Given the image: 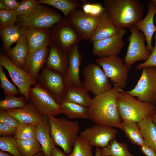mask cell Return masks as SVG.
<instances>
[{"instance_id": "e575fe53", "label": "cell", "mask_w": 156, "mask_h": 156, "mask_svg": "<svg viewBox=\"0 0 156 156\" xmlns=\"http://www.w3.org/2000/svg\"><path fill=\"white\" fill-rule=\"evenodd\" d=\"M92 146L80 135L77 137L72 152L68 156H94Z\"/></svg>"}, {"instance_id": "3957f363", "label": "cell", "mask_w": 156, "mask_h": 156, "mask_svg": "<svg viewBox=\"0 0 156 156\" xmlns=\"http://www.w3.org/2000/svg\"><path fill=\"white\" fill-rule=\"evenodd\" d=\"M50 126V133L55 144L68 154L72 151L80 130L77 121L47 116Z\"/></svg>"}, {"instance_id": "d6986e66", "label": "cell", "mask_w": 156, "mask_h": 156, "mask_svg": "<svg viewBox=\"0 0 156 156\" xmlns=\"http://www.w3.org/2000/svg\"><path fill=\"white\" fill-rule=\"evenodd\" d=\"M146 6L148 12L146 16L142 20L137 22L134 25L145 35L147 42L146 47L151 53L154 47L152 44V37L156 32V26L154 22V16L156 13V7L150 1Z\"/></svg>"}, {"instance_id": "1f68e13d", "label": "cell", "mask_w": 156, "mask_h": 156, "mask_svg": "<svg viewBox=\"0 0 156 156\" xmlns=\"http://www.w3.org/2000/svg\"><path fill=\"white\" fill-rule=\"evenodd\" d=\"M101 152L107 156H134L128 151L126 143L119 142L115 138L101 149Z\"/></svg>"}, {"instance_id": "74e56055", "label": "cell", "mask_w": 156, "mask_h": 156, "mask_svg": "<svg viewBox=\"0 0 156 156\" xmlns=\"http://www.w3.org/2000/svg\"><path fill=\"white\" fill-rule=\"evenodd\" d=\"M36 126L22 124L16 128L14 137L16 140L31 139L36 138Z\"/></svg>"}, {"instance_id": "bcb514c9", "label": "cell", "mask_w": 156, "mask_h": 156, "mask_svg": "<svg viewBox=\"0 0 156 156\" xmlns=\"http://www.w3.org/2000/svg\"><path fill=\"white\" fill-rule=\"evenodd\" d=\"M141 151L146 156H156L155 151L145 142L144 144L140 147Z\"/></svg>"}, {"instance_id": "8d00e7d4", "label": "cell", "mask_w": 156, "mask_h": 156, "mask_svg": "<svg viewBox=\"0 0 156 156\" xmlns=\"http://www.w3.org/2000/svg\"><path fill=\"white\" fill-rule=\"evenodd\" d=\"M83 3L82 10L86 14L95 18H100L105 12L104 6L100 3H91L86 0H80Z\"/></svg>"}, {"instance_id": "277c9868", "label": "cell", "mask_w": 156, "mask_h": 156, "mask_svg": "<svg viewBox=\"0 0 156 156\" xmlns=\"http://www.w3.org/2000/svg\"><path fill=\"white\" fill-rule=\"evenodd\" d=\"M117 98L119 113L122 121L130 120L136 123L151 116L156 110L153 103L136 99L119 89Z\"/></svg>"}, {"instance_id": "ab89813d", "label": "cell", "mask_w": 156, "mask_h": 156, "mask_svg": "<svg viewBox=\"0 0 156 156\" xmlns=\"http://www.w3.org/2000/svg\"><path fill=\"white\" fill-rule=\"evenodd\" d=\"M0 87L3 89L5 96H16L20 94V92L14 84L10 81L4 72L3 67L0 65Z\"/></svg>"}, {"instance_id": "9f6ffc18", "label": "cell", "mask_w": 156, "mask_h": 156, "mask_svg": "<svg viewBox=\"0 0 156 156\" xmlns=\"http://www.w3.org/2000/svg\"><path fill=\"white\" fill-rule=\"evenodd\" d=\"M100 156H106V155H102L101 154Z\"/></svg>"}, {"instance_id": "484cf974", "label": "cell", "mask_w": 156, "mask_h": 156, "mask_svg": "<svg viewBox=\"0 0 156 156\" xmlns=\"http://www.w3.org/2000/svg\"><path fill=\"white\" fill-rule=\"evenodd\" d=\"M145 142L156 153V125L151 116L137 123Z\"/></svg>"}, {"instance_id": "681fc988", "label": "cell", "mask_w": 156, "mask_h": 156, "mask_svg": "<svg viewBox=\"0 0 156 156\" xmlns=\"http://www.w3.org/2000/svg\"><path fill=\"white\" fill-rule=\"evenodd\" d=\"M152 120L156 125V109L151 116Z\"/></svg>"}, {"instance_id": "30bf717a", "label": "cell", "mask_w": 156, "mask_h": 156, "mask_svg": "<svg viewBox=\"0 0 156 156\" xmlns=\"http://www.w3.org/2000/svg\"><path fill=\"white\" fill-rule=\"evenodd\" d=\"M95 62L102 67L115 86L120 89L125 87L129 69L125 65L123 59L118 55L97 58Z\"/></svg>"}, {"instance_id": "52a82bcc", "label": "cell", "mask_w": 156, "mask_h": 156, "mask_svg": "<svg viewBox=\"0 0 156 156\" xmlns=\"http://www.w3.org/2000/svg\"><path fill=\"white\" fill-rule=\"evenodd\" d=\"M83 87L87 92L97 95L110 90L113 87L109 78L101 66L96 63H90L83 70Z\"/></svg>"}, {"instance_id": "44dd1931", "label": "cell", "mask_w": 156, "mask_h": 156, "mask_svg": "<svg viewBox=\"0 0 156 156\" xmlns=\"http://www.w3.org/2000/svg\"><path fill=\"white\" fill-rule=\"evenodd\" d=\"M6 111L21 124L36 125L45 116L36 109L30 102L19 109H8Z\"/></svg>"}, {"instance_id": "4dcf8cb0", "label": "cell", "mask_w": 156, "mask_h": 156, "mask_svg": "<svg viewBox=\"0 0 156 156\" xmlns=\"http://www.w3.org/2000/svg\"><path fill=\"white\" fill-rule=\"evenodd\" d=\"M39 4L51 6L60 10L65 18H67L69 14L74 10L81 6V1L78 0H38Z\"/></svg>"}, {"instance_id": "5bb4252c", "label": "cell", "mask_w": 156, "mask_h": 156, "mask_svg": "<svg viewBox=\"0 0 156 156\" xmlns=\"http://www.w3.org/2000/svg\"><path fill=\"white\" fill-rule=\"evenodd\" d=\"M117 131L113 127L99 124L86 128L79 135L91 146L104 148L114 139Z\"/></svg>"}, {"instance_id": "e0dca14e", "label": "cell", "mask_w": 156, "mask_h": 156, "mask_svg": "<svg viewBox=\"0 0 156 156\" xmlns=\"http://www.w3.org/2000/svg\"><path fill=\"white\" fill-rule=\"evenodd\" d=\"M68 65L64 75L67 87H83L79 76L80 65L83 59L82 54L79 51L78 45L72 47L68 52Z\"/></svg>"}, {"instance_id": "7402d4cb", "label": "cell", "mask_w": 156, "mask_h": 156, "mask_svg": "<svg viewBox=\"0 0 156 156\" xmlns=\"http://www.w3.org/2000/svg\"><path fill=\"white\" fill-rule=\"evenodd\" d=\"M49 49L45 67L64 76L68 65V53L62 51L52 43Z\"/></svg>"}, {"instance_id": "7c38bea8", "label": "cell", "mask_w": 156, "mask_h": 156, "mask_svg": "<svg viewBox=\"0 0 156 156\" xmlns=\"http://www.w3.org/2000/svg\"><path fill=\"white\" fill-rule=\"evenodd\" d=\"M129 29L131 33L127 38L129 45L124 59L125 65L129 69L138 61H146L151 54L145 45L146 38L143 33L134 25L130 27Z\"/></svg>"}, {"instance_id": "f1b7e54d", "label": "cell", "mask_w": 156, "mask_h": 156, "mask_svg": "<svg viewBox=\"0 0 156 156\" xmlns=\"http://www.w3.org/2000/svg\"><path fill=\"white\" fill-rule=\"evenodd\" d=\"M60 105L61 114L69 119H89L88 107L66 101Z\"/></svg>"}, {"instance_id": "ffe728a7", "label": "cell", "mask_w": 156, "mask_h": 156, "mask_svg": "<svg viewBox=\"0 0 156 156\" xmlns=\"http://www.w3.org/2000/svg\"><path fill=\"white\" fill-rule=\"evenodd\" d=\"M49 51V47H46L29 53L26 57L23 69L37 80L46 64Z\"/></svg>"}, {"instance_id": "836d02e7", "label": "cell", "mask_w": 156, "mask_h": 156, "mask_svg": "<svg viewBox=\"0 0 156 156\" xmlns=\"http://www.w3.org/2000/svg\"><path fill=\"white\" fill-rule=\"evenodd\" d=\"M27 101L24 96L16 97L15 96H5L0 101V110L19 109L27 104Z\"/></svg>"}, {"instance_id": "60d3db41", "label": "cell", "mask_w": 156, "mask_h": 156, "mask_svg": "<svg viewBox=\"0 0 156 156\" xmlns=\"http://www.w3.org/2000/svg\"><path fill=\"white\" fill-rule=\"evenodd\" d=\"M18 17L13 10L0 9V27L15 25Z\"/></svg>"}, {"instance_id": "f35d334b", "label": "cell", "mask_w": 156, "mask_h": 156, "mask_svg": "<svg viewBox=\"0 0 156 156\" xmlns=\"http://www.w3.org/2000/svg\"><path fill=\"white\" fill-rule=\"evenodd\" d=\"M39 4L36 0H21L18 7L14 10L18 17H23L32 13Z\"/></svg>"}, {"instance_id": "db71d44e", "label": "cell", "mask_w": 156, "mask_h": 156, "mask_svg": "<svg viewBox=\"0 0 156 156\" xmlns=\"http://www.w3.org/2000/svg\"><path fill=\"white\" fill-rule=\"evenodd\" d=\"M154 102V104L155 106V107L156 109V99L155 100Z\"/></svg>"}, {"instance_id": "7dc6e473", "label": "cell", "mask_w": 156, "mask_h": 156, "mask_svg": "<svg viewBox=\"0 0 156 156\" xmlns=\"http://www.w3.org/2000/svg\"><path fill=\"white\" fill-rule=\"evenodd\" d=\"M52 156H68V154L64 151L57 148H55L53 151Z\"/></svg>"}, {"instance_id": "c3c4849f", "label": "cell", "mask_w": 156, "mask_h": 156, "mask_svg": "<svg viewBox=\"0 0 156 156\" xmlns=\"http://www.w3.org/2000/svg\"><path fill=\"white\" fill-rule=\"evenodd\" d=\"M100 147H97L95 150V156H100L102 154Z\"/></svg>"}, {"instance_id": "2e32d148", "label": "cell", "mask_w": 156, "mask_h": 156, "mask_svg": "<svg viewBox=\"0 0 156 156\" xmlns=\"http://www.w3.org/2000/svg\"><path fill=\"white\" fill-rule=\"evenodd\" d=\"M100 18L90 16L78 8L72 11L67 17L83 40H89Z\"/></svg>"}, {"instance_id": "83f0119b", "label": "cell", "mask_w": 156, "mask_h": 156, "mask_svg": "<svg viewBox=\"0 0 156 156\" xmlns=\"http://www.w3.org/2000/svg\"><path fill=\"white\" fill-rule=\"evenodd\" d=\"M22 35L20 26L14 25L0 27V35L3 42L2 49L9 50L14 43L17 42Z\"/></svg>"}, {"instance_id": "6f0895ef", "label": "cell", "mask_w": 156, "mask_h": 156, "mask_svg": "<svg viewBox=\"0 0 156 156\" xmlns=\"http://www.w3.org/2000/svg\"><path fill=\"white\" fill-rule=\"evenodd\" d=\"M156 99V95H155V100Z\"/></svg>"}, {"instance_id": "9a60e30c", "label": "cell", "mask_w": 156, "mask_h": 156, "mask_svg": "<svg viewBox=\"0 0 156 156\" xmlns=\"http://www.w3.org/2000/svg\"><path fill=\"white\" fill-rule=\"evenodd\" d=\"M127 32L125 28H120L114 36L92 42V54L99 57L118 55L125 45L123 36Z\"/></svg>"}, {"instance_id": "7a4b0ae2", "label": "cell", "mask_w": 156, "mask_h": 156, "mask_svg": "<svg viewBox=\"0 0 156 156\" xmlns=\"http://www.w3.org/2000/svg\"><path fill=\"white\" fill-rule=\"evenodd\" d=\"M105 12L119 28H129L143 18L144 7L138 0H105Z\"/></svg>"}, {"instance_id": "f6af8a7d", "label": "cell", "mask_w": 156, "mask_h": 156, "mask_svg": "<svg viewBox=\"0 0 156 156\" xmlns=\"http://www.w3.org/2000/svg\"><path fill=\"white\" fill-rule=\"evenodd\" d=\"M0 3L5 5L8 10H14L19 5L20 2L16 0H0Z\"/></svg>"}, {"instance_id": "603a6c76", "label": "cell", "mask_w": 156, "mask_h": 156, "mask_svg": "<svg viewBox=\"0 0 156 156\" xmlns=\"http://www.w3.org/2000/svg\"><path fill=\"white\" fill-rule=\"evenodd\" d=\"M36 138L41 146L45 156H52L55 144L50 133L48 118L45 116L43 120L36 126Z\"/></svg>"}, {"instance_id": "8992f818", "label": "cell", "mask_w": 156, "mask_h": 156, "mask_svg": "<svg viewBox=\"0 0 156 156\" xmlns=\"http://www.w3.org/2000/svg\"><path fill=\"white\" fill-rule=\"evenodd\" d=\"M63 19L57 11L42 4H39L30 14L18 17L16 25L40 29H51Z\"/></svg>"}, {"instance_id": "d590c367", "label": "cell", "mask_w": 156, "mask_h": 156, "mask_svg": "<svg viewBox=\"0 0 156 156\" xmlns=\"http://www.w3.org/2000/svg\"><path fill=\"white\" fill-rule=\"evenodd\" d=\"M0 149L13 156H23L18 149L14 136L0 137Z\"/></svg>"}, {"instance_id": "ba28073f", "label": "cell", "mask_w": 156, "mask_h": 156, "mask_svg": "<svg viewBox=\"0 0 156 156\" xmlns=\"http://www.w3.org/2000/svg\"><path fill=\"white\" fill-rule=\"evenodd\" d=\"M142 69L141 75L134 88L123 91L141 101L153 103L156 94V66L145 67Z\"/></svg>"}, {"instance_id": "5b68a950", "label": "cell", "mask_w": 156, "mask_h": 156, "mask_svg": "<svg viewBox=\"0 0 156 156\" xmlns=\"http://www.w3.org/2000/svg\"><path fill=\"white\" fill-rule=\"evenodd\" d=\"M51 33V43L65 53L83 40L67 18H63L55 24Z\"/></svg>"}, {"instance_id": "d6a6232c", "label": "cell", "mask_w": 156, "mask_h": 156, "mask_svg": "<svg viewBox=\"0 0 156 156\" xmlns=\"http://www.w3.org/2000/svg\"><path fill=\"white\" fill-rule=\"evenodd\" d=\"M18 149L23 156H33L42 151L41 145L37 138L16 140Z\"/></svg>"}, {"instance_id": "11a10c76", "label": "cell", "mask_w": 156, "mask_h": 156, "mask_svg": "<svg viewBox=\"0 0 156 156\" xmlns=\"http://www.w3.org/2000/svg\"><path fill=\"white\" fill-rule=\"evenodd\" d=\"M154 23L156 25V16L155 17V18L154 19Z\"/></svg>"}, {"instance_id": "b9f144b4", "label": "cell", "mask_w": 156, "mask_h": 156, "mask_svg": "<svg viewBox=\"0 0 156 156\" xmlns=\"http://www.w3.org/2000/svg\"><path fill=\"white\" fill-rule=\"evenodd\" d=\"M153 38L155 45L149 57L145 62L138 64L135 68V70L142 69L146 67L156 66V32L154 34Z\"/></svg>"}, {"instance_id": "ac0fdd59", "label": "cell", "mask_w": 156, "mask_h": 156, "mask_svg": "<svg viewBox=\"0 0 156 156\" xmlns=\"http://www.w3.org/2000/svg\"><path fill=\"white\" fill-rule=\"evenodd\" d=\"M27 41L29 53L49 47L51 44V29H40L28 26H20Z\"/></svg>"}, {"instance_id": "cb8c5ba5", "label": "cell", "mask_w": 156, "mask_h": 156, "mask_svg": "<svg viewBox=\"0 0 156 156\" xmlns=\"http://www.w3.org/2000/svg\"><path fill=\"white\" fill-rule=\"evenodd\" d=\"M120 29L112 22L105 12L101 16L89 41L92 42L114 36L118 32Z\"/></svg>"}, {"instance_id": "f5cc1de1", "label": "cell", "mask_w": 156, "mask_h": 156, "mask_svg": "<svg viewBox=\"0 0 156 156\" xmlns=\"http://www.w3.org/2000/svg\"><path fill=\"white\" fill-rule=\"evenodd\" d=\"M150 1L156 7V0H151Z\"/></svg>"}, {"instance_id": "9c48e42d", "label": "cell", "mask_w": 156, "mask_h": 156, "mask_svg": "<svg viewBox=\"0 0 156 156\" xmlns=\"http://www.w3.org/2000/svg\"><path fill=\"white\" fill-rule=\"evenodd\" d=\"M0 65L6 70L13 83L17 86L20 94L25 97L27 102H29V92L31 86L36 84L37 81L2 53L0 54Z\"/></svg>"}, {"instance_id": "ee69618b", "label": "cell", "mask_w": 156, "mask_h": 156, "mask_svg": "<svg viewBox=\"0 0 156 156\" xmlns=\"http://www.w3.org/2000/svg\"><path fill=\"white\" fill-rule=\"evenodd\" d=\"M16 128L9 126L0 122V137L12 136L14 135Z\"/></svg>"}, {"instance_id": "7bdbcfd3", "label": "cell", "mask_w": 156, "mask_h": 156, "mask_svg": "<svg viewBox=\"0 0 156 156\" xmlns=\"http://www.w3.org/2000/svg\"><path fill=\"white\" fill-rule=\"evenodd\" d=\"M0 122L16 128L22 124L5 110H0Z\"/></svg>"}, {"instance_id": "816d5d0a", "label": "cell", "mask_w": 156, "mask_h": 156, "mask_svg": "<svg viewBox=\"0 0 156 156\" xmlns=\"http://www.w3.org/2000/svg\"><path fill=\"white\" fill-rule=\"evenodd\" d=\"M33 156H45V155L42 151H41L36 154Z\"/></svg>"}, {"instance_id": "4316f807", "label": "cell", "mask_w": 156, "mask_h": 156, "mask_svg": "<svg viewBox=\"0 0 156 156\" xmlns=\"http://www.w3.org/2000/svg\"><path fill=\"white\" fill-rule=\"evenodd\" d=\"M64 101L88 107L91 103L92 98L83 87H66Z\"/></svg>"}, {"instance_id": "4fadbf2b", "label": "cell", "mask_w": 156, "mask_h": 156, "mask_svg": "<svg viewBox=\"0 0 156 156\" xmlns=\"http://www.w3.org/2000/svg\"><path fill=\"white\" fill-rule=\"evenodd\" d=\"M37 81L42 87L53 96L59 104L64 101L66 86L63 75L45 67L38 75Z\"/></svg>"}, {"instance_id": "8fae6325", "label": "cell", "mask_w": 156, "mask_h": 156, "mask_svg": "<svg viewBox=\"0 0 156 156\" xmlns=\"http://www.w3.org/2000/svg\"><path fill=\"white\" fill-rule=\"evenodd\" d=\"M29 98L35 108L45 116H55L61 114L60 104L38 83L31 88Z\"/></svg>"}, {"instance_id": "d4e9b609", "label": "cell", "mask_w": 156, "mask_h": 156, "mask_svg": "<svg viewBox=\"0 0 156 156\" xmlns=\"http://www.w3.org/2000/svg\"><path fill=\"white\" fill-rule=\"evenodd\" d=\"M28 53L27 40L22 34L21 38L16 42L15 46L5 51V54L16 65L23 69Z\"/></svg>"}, {"instance_id": "6da1fadb", "label": "cell", "mask_w": 156, "mask_h": 156, "mask_svg": "<svg viewBox=\"0 0 156 156\" xmlns=\"http://www.w3.org/2000/svg\"><path fill=\"white\" fill-rule=\"evenodd\" d=\"M119 92L115 86L107 91L95 95L88 107L89 119L96 124L121 129L122 120L117 104Z\"/></svg>"}, {"instance_id": "f546056e", "label": "cell", "mask_w": 156, "mask_h": 156, "mask_svg": "<svg viewBox=\"0 0 156 156\" xmlns=\"http://www.w3.org/2000/svg\"><path fill=\"white\" fill-rule=\"evenodd\" d=\"M121 129L132 144L140 147L144 144L145 142L137 123L130 120L122 121Z\"/></svg>"}, {"instance_id": "f907efd6", "label": "cell", "mask_w": 156, "mask_h": 156, "mask_svg": "<svg viewBox=\"0 0 156 156\" xmlns=\"http://www.w3.org/2000/svg\"><path fill=\"white\" fill-rule=\"evenodd\" d=\"M0 156H13L9 153L1 150L0 151Z\"/></svg>"}]
</instances>
